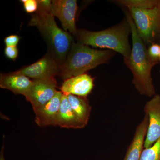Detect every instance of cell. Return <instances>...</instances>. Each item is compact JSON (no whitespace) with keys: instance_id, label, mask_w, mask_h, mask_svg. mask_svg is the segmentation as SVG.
<instances>
[{"instance_id":"cell-12","label":"cell","mask_w":160,"mask_h":160,"mask_svg":"<svg viewBox=\"0 0 160 160\" xmlns=\"http://www.w3.org/2000/svg\"><path fill=\"white\" fill-rule=\"evenodd\" d=\"M33 82V80L16 71L7 73H1L0 87L8 89L15 94L25 96Z\"/></svg>"},{"instance_id":"cell-4","label":"cell","mask_w":160,"mask_h":160,"mask_svg":"<svg viewBox=\"0 0 160 160\" xmlns=\"http://www.w3.org/2000/svg\"><path fill=\"white\" fill-rule=\"evenodd\" d=\"M116 52L110 50H98L78 42L72 46L58 76L63 80L85 74L102 64L109 63Z\"/></svg>"},{"instance_id":"cell-1","label":"cell","mask_w":160,"mask_h":160,"mask_svg":"<svg viewBox=\"0 0 160 160\" xmlns=\"http://www.w3.org/2000/svg\"><path fill=\"white\" fill-rule=\"evenodd\" d=\"M125 12L131 28L132 45L130 56L124 59V63L132 72V84L140 94L153 97L156 93L151 72L157 63L149 56L147 46L138 34L128 9Z\"/></svg>"},{"instance_id":"cell-20","label":"cell","mask_w":160,"mask_h":160,"mask_svg":"<svg viewBox=\"0 0 160 160\" xmlns=\"http://www.w3.org/2000/svg\"><path fill=\"white\" fill-rule=\"evenodd\" d=\"M5 54L9 59L16 60L18 55V50L15 46H6L5 49Z\"/></svg>"},{"instance_id":"cell-16","label":"cell","mask_w":160,"mask_h":160,"mask_svg":"<svg viewBox=\"0 0 160 160\" xmlns=\"http://www.w3.org/2000/svg\"><path fill=\"white\" fill-rule=\"evenodd\" d=\"M112 2L126 8L142 9H151L160 4V0H116Z\"/></svg>"},{"instance_id":"cell-14","label":"cell","mask_w":160,"mask_h":160,"mask_svg":"<svg viewBox=\"0 0 160 160\" xmlns=\"http://www.w3.org/2000/svg\"><path fill=\"white\" fill-rule=\"evenodd\" d=\"M57 126L68 129H82L85 127L72 108L67 96L63 94L57 121Z\"/></svg>"},{"instance_id":"cell-23","label":"cell","mask_w":160,"mask_h":160,"mask_svg":"<svg viewBox=\"0 0 160 160\" xmlns=\"http://www.w3.org/2000/svg\"><path fill=\"white\" fill-rule=\"evenodd\" d=\"M159 62H160V58H159Z\"/></svg>"},{"instance_id":"cell-8","label":"cell","mask_w":160,"mask_h":160,"mask_svg":"<svg viewBox=\"0 0 160 160\" xmlns=\"http://www.w3.org/2000/svg\"><path fill=\"white\" fill-rule=\"evenodd\" d=\"M52 13L60 20L64 30L69 31L73 37L78 29L76 26V17L78 10L76 0H52L51 6Z\"/></svg>"},{"instance_id":"cell-3","label":"cell","mask_w":160,"mask_h":160,"mask_svg":"<svg viewBox=\"0 0 160 160\" xmlns=\"http://www.w3.org/2000/svg\"><path fill=\"white\" fill-rule=\"evenodd\" d=\"M131 28L126 18L115 26L99 31H91L78 29L74 38L77 42L94 48L107 49L128 58L132 47L129 42Z\"/></svg>"},{"instance_id":"cell-18","label":"cell","mask_w":160,"mask_h":160,"mask_svg":"<svg viewBox=\"0 0 160 160\" xmlns=\"http://www.w3.org/2000/svg\"><path fill=\"white\" fill-rule=\"evenodd\" d=\"M149 56L153 62L157 63L160 58V44L154 43L148 48Z\"/></svg>"},{"instance_id":"cell-13","label":"cell","mask_w":160,"mask_h":160,"mask_svg":"<svg viewBox=\"0 0 160 160\" xmlns=\"http://www.w3.org/2000/svg\"><path fill=\"white\" fill-rule=\"evenodd\" d=\"M149 124V117L145 114L142 122L137 127L133 138L123 160H140L144 149Z\"/></svg>"},{"instance_id":"cell-5","label":"cell","mask_w":160,"mask_h":160,"mask_svg":"<svg viewBox=\"0 0 160 160\" xmlns=\"http://www.w3.org/2000/svg\"><path fill=\"white\" fill-rule=\"evenodd\" d=\"M137 31L146 46L155 42L160 36V4L149 9L127 8Z\"/></svg>"},{"instance_id":"cell-2","label":"cell","mask_w":160,"mask_h":160,"mask_svg":"<svg viewBox=\"0 0 160 160\" xmlns=\"http://www.w3.org/2000/svg\"><path fill=\"white\" fill-rule=\"evenodd\" d=\"M51 6L38 4V10L32 15L29 25L38 28L48 46V51L61 65L75 42L74 37L57 26L50 10Z\"/></svg>"},{"instance_id":"cell-9","label":"cell","mask_w":160,"mask_h":160,"mask_svg":"<svg viewBox=\"0 0 160 160\" xmlns=\"http://www.w3.org/2000/svg\"><path fill=\"white\" fill-rule=\"evenodd\" d=\"M149 119V127L144 148L152 146L160 139V95L155 94L146 103L144 108Z\"/></svg>"},{"instance_id":"cell-21","label":"cell","mask_w":160,"mask_h":160,"mask_svg":"<svg viewBox=\"0 0 160 160\" xmlns=\"http://www.w3.org/2000/svg\"><path fill=\"white\" fill-rule=\"evenodd\" d=\"M20 40V37L17 35H11L6 37L4 39V42L6 46H15L17 47Z\"/></svg>"},{"instance_id":"cell-15","label":"cell","mask_w":160,"mask_h":160,"mask_svg":"<svg viewBox=\"0 0 160 160\" xmlns=\"http://www.w3.org/2000/svg\"><path fill=\"white\" fill-rule=\"evenodd\" d=\"M66 95L74 113L81 122L86 126L89 122L92 109L87 98L71 94Z\"/></svg>"},{"instance_id":"cell-22","label":"cell","mask_w":160,"mask_h":160,"mask_svg":"<svg viewBox=\"0 0 160 160\" xmlns=\"http://www.w3.org/2000/svg\"><path fill=\"white\" fill-rule=\"evenodd\" d=\"M0 160H6L4 156V146H3L2 150H1V155H0Z\"/></svg>"},{"instance_id":"cell-19","label":"cell","mask_w":160,"mask_h":160,"mask_svg":"<svg viewBox=\"0 0 160 160\" xmlns=\"http://www.w3.org/2000/svg\"><path fill=\"white\" fill-rule=\"evenodd\" d=\"M21 2L27 13H35L37 11L38 8V0H22Z\"/></svg>"},{"instance_id":"cell-7","label":"cell","mask_w":160,"mask_h":160,"mask_svg":"<svg viewBox=\"0 0 160 160\" xmlns=\"http://www.w3.org/2000/svg\"><path fill=\"white\" fill-rule=\"evenodd\" d=\"M60 66L53 55L47 51L37 62L17 71L33 80L55 78L59 74Z\"/></svg>"},{"instance_id":"cell-10","label":"cell","mask_w":160,"mask_h":160,"mask_svg":"<svg viewBox=\"0 0 160 160\" xmlns=\"http://www.w3.org/2000/svg\"><path fill=\"white\" fill-rule=\"evenodd\" d=\"M94 78L85 73L64 80L60 89L66 95L87 98L94 87Z\"/></svg>"},{"instance_id":"cell-6","label":"cell","mask_w":160,"mask_h":160,"mask_svg":"<svg viewBox=\"0 0 160 160\" xmlns=\"http://www.w3.org/2000/svg\"><path fill=\"white\" fill-rule=\"evenodd\" d=\"M57 87L55 78L33 80L31 88L25 97L31 103L34 111L48 102L55 95Z\"/></svg>"},{"instance_id":"cell-17","label":"cell","mask_w":160,"mask_h":160,"mask_svg":"<svg viewBox=\"0 0 160 160\" xmlns=\"http://www.w3.org/2000/svg\"><path fill=\"white\" fill-rule=\"evenodd\" d=\"M140 160H160V139L151 147L144 148Z\"/></svg>"},{"instance_id":"cell-11","label":"cell","mask_w":160,"mask_h":160,"mask_svg":"<svg viewBox=\"0 0 160 160\" xmlns=\"http://www.w3.org/2000/svg\"><path fill=\"white\" fill-rule=\"evenodd\" d=\"M63 93L58 91L55 95L48 102L34 110L35 122L40 127L57 126V121Z\"/></svg>"}]
</instances>
